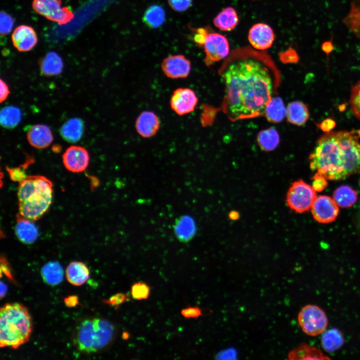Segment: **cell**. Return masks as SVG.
<instances>
[{"instance_id":"1","label":"cell","mask_w":360,"mask_h":360,"mask_svg":"<svg viewBox=\"0 0 360 360\" xmlns=\"http://www.w3.org/2000/svg\"><path fill=\"white\" fill-rule=\"evenodd\" d=\"M226 104L235 120L263 116L272 98V82L268 70L260 61L238 60L224 71Z\"/></svg>"},{"instance_id":"2","label":"cell","mask_w":360,"mask_h":360,"mask_svg":"<svg viewBox=\"0 0 360 360\" xmlns=\"http://www.w3.org/2000/svg\"><path fill=\"white\" fill-rule=\"evenodd\" d=\"M312 170L329 180H341L360 171V143L353 132H326L309 156Z\"/></svg>"},{"instance_id":"3","label":"cell","mask_w":360,"mask_h":360,"mask_svg":"<svg viewBox=\"0 0 360 360\" xmlns=\"http://www.w3.org/2000/svg\"><path fill=\"white\" fill-rule=\"evenodd\" d=\"M52 192V184L48 178L38 175L27 176L18 184L20 214L32 221L39 219L48 209Z\"/></svg>"},{"instance_id":"4","label":"cell","mask_w":360,"mask_h":360,"mask_svg":"<svg viewBox=\"0 0 360 360\" xmlns=\"http://www.w3.org/2000/svg\"><path fill=\"white\" fill-rule=\"evenodd\" d=\"M32 330L26 308L19 303L5 304L0 310V346L18 348L27 342Z\"/></svg>"},{"instance_id":"5","label":"cell","mask_w":360,"mask_h":360,"mask_svg":"<svg viewBox=\"0 0 360 360\" xmlns=\"http://www.w3.org/2000/svg\"><path fill=\"white\" fill-rule=\"evenodd\" d=\"M115 331L114 326L108 320L100 318L85 319L76 328L74 342L82 352H94L110 343Z\"/></svg>"},{"instance_id":"6","label":"cell","mask_w":360,"mask_h":360,"mask_svg":"<svg viewBox=\"0 0 360 360\" xmlns=\"http://www.w3.org/2000/svg\"><path fill=\"white\" fill-rule=\"evenodd\" d=\"M298 320L302 331L313 336L322 334L328 324L325 312L314 304L304 306L298 314Z\"/></svg>"},{"instance_id":"7","label":"cell","mask_w":360,"mask_h":360,"mask_svg":"<svg viewBox=\"0 0 360 360\" xmlns=\"http://www.w3.org/2000/svg\"><path fill=\"white\" fill-rule=\"evenodd\" d=\"M316 198V192L312 186L298 180L293 182L289 188L286 201L292 210L302 213L311 208Z\"/></svg>"},{"instance_id":"8","label":"cell","mask_w":360,"mask_h":360,"mask_svg":"<svg viewBox=\"0 0 360 360\" xmlns=\"http://www.w3.org/2000/svg\"><path fill=\"white\" fill-rule=\"evenodd\" d=\"M32 6L36 12L60 24L68 23L74 16L68 8L62 6L61 0H33Z\"/></svg>"},{"instance_id":"9","label":"cell","mask_w":360,"mask_h":360,"mask_svg":"<svg viewBox=\"0 0 360 360\" xmlns=\"http://www.w3.org/2000/svg\"><path fill=\"white\" fill-rule=\"evenodd\" d=\"M203 44L206 55L205 61L208 64L219 61L225 58L228 54V41L220 34H207Z\"/></svg>"},{"instance_id":"10","label":"cell","mask_w":360,"mask_h":360,"mask_svg":"<svg viewBox=\"0 0 360 360\" xmlns=\"http://www.w3.org/2000/svg\"><path fill=\"white\" fill-rule=\"evenodd\" d=\"M310 209L314 219L322 224L334 221L339 213L338 206L334 198L325 195L316 196Z\"/></svg>"},{"instance_id":"11","label":"cell","mask_w":360,"mask_h":360,"mask_svg":"<svg viewBox=\"0 0 360 360\" xmlns=\"http://www.w3.org/2000/svg\"><path fill=\"white\" fill-rule=\"evenodd\" d=\"M198 102V97L193 90L181 88L174 91L170 99V106L176 114L183 116L193 112Z\"/></svg>"},{"instance_id":"12","label":"cell","mask_w":360,"mask_h":360,"mask_svg":"<svg viewBox=\"0 0 360 360\" xmlns=\"http://www.w3.org/2000/svg\"><path fill=\"white\" fill-rule=\"evenodd\" d=\"M62 162L66 168L72 172H81L86 170L90 156L87 150L80 146L68 147L62 156Z\"/></svg>"},{"instance_id":"13","label":"cell","mask_w":360,"mask_h":360,"mask_svg":"<svg viewBox=\"0 0 360 360\" xmlns=\"http://www.w3.org/2000/svg\"><path fill=\"white\" fill-rule=\"evenodd\" d=\"M162 68L164 74L169 78H183L189 75L191 64L184 56L172 55L164 60L162 63Z\"/></svg>"},{"instance_id":"14","label":"cell","mask_w":360,"mask_h":360,"mask_svg":"<svg viewBox=\"0 0 360 360\" xmlns=\"http://www.w3.org/2000/svg\"><path fill=\"white\" fill-rule=\"evenodd\" d=\"M248 39L253 47L264 50L272 46L274 40V34L269 26L258 23L253 26L250 29Z\"/></svg>"},{"instance_id":"15","label":"cell","mask_w":360,"mask_h":360,"mask_svg":"<svg viewBox=\"0 0 360 360\" xmlns=\"http://www.w3.org/2000/svg\"><path fill=\"white\" fill-rule=\"evenodd\" d=\"M12 39L14 46L20 52L31 50L37 44L38 38L34 30L26 25H20L15 28Z\"/></svg>"},{"instance_id":"16","label":"cell","mask_w":360,"mask_h":360,"mask_svg":"<svg viewBox=\"0 0 360 360\" xmlns=\"http://www.w3.org/2000/svg\"><path fill=\"white\" fill-rule=\"evenodd\" d=\"M26 138L29 144L38 149L46 148L53 140L52 134L49 127L42 124L28 127L26 130Z\"/></svg>"},{"instance_id":"17","label":"cell","mask_w":360,"mask_h":360,"mask_svg":"<svg viewBox=\"0 0 360 360\" xmlns=\"http://www.w3.org/2000/svg\"><path fill=\"white\" fill-rule=\"evenodd\" d=\"M160 122L157 115L151 111H144L140 114L136 121L137 132L144 138L154 136L160 128Z\"/></svg>"},{"instance_id":"18","label":"cell","mask_w":360,"mask_h":360,"mask_svg":"<svg viewBox=\"0 0 360 360\" xmlns=\"http://www.w3.org/2000/svg\"><path fill=\"white\" fill-rule=\"evenodd\" d=\"M15 230L19 240L26 244L33 243L38 236V228L32 221L20 214L16 216Z\"/></svg>"},{"instance_id":"19","label":"cell","mask_w":360,"mask_h":360,"mask_svg":"<svg viewBox=\"0 0 360 360\" xmlns=\"http://www.w3.org/2000/svg\"><path fill=\"white\" fill-rule=\"evenodd\" d=\"M288 358L292 360H330L320 348L306 343L290 351L288 354Z\"/></svg>"},{"instance_id":"20","label":"cell","mask_w":360,"mask_h":360,"mask_svg":"<svg viewBox=\"0 0 360 360\" xmlns=\"http://www.w3.org/2000/svg\"><path fill=\"white\" fill-rule=\"evenodd\" d=\"M84 130V123L78 118L66 121L60 129V134L64 140L69 142H76L82 138Z\"/></svg>"},{"instance_id":"21","label":"cell","mask_w":360,"mask_h":360,"mask_svg":"<svg viewBox=\"0 0 360 360\" xmlns=\"http://www.w3.org/2000/svg\"><path fill=\"white\" fill-rule=\"evenodd\" d=\"M66 276L70 283L76 286H80L88 280L90 272L85 264L81 262H72L67 266Z\"/></svg>"},{"instance_id":"22","label":"cell","mask_w":360,"mask_h":360,"mask_svg":"<svg viewBox=\"0 0 360 360\" xmlns=\"http://www.w3.org/2000/svg\"><path fill=\"white\" fill-rule=\"evenodd\" d=\"M63 68L62 58L54 52H48L40 62V72L47 76L60 74L62 72Z\"/></svg>"},{"instance_id":"23","label":"cell","mask_w":360,"mask_h":360,"mask_svg":"<svg viewBox=\"0 0 360 360\" xmlns=\"http://www.w3.org/2000/svg\"><path fill=\"white\" fill-rule=\"evenodd\" d=\"M286 116L289 122L302 126L308 120L310 114L305 104L299 101H293L288 106Z\"/></svg>"},{"instance_id":"24","label":"cell","mask_w":360,"mask_h":360,"mask_svg":"<svg viewBox=\"0 0 360 360\" xmlns=\"http://www.w3.org/2000/svg\"><path fill=\"white\" fill-rule=\"evenodd\" d=\"M174 232L177 238L181 242H188L194 236L196 226L193 219L188 216L180 217L176 221Z\"/></svg>"},{"instance_id":"25","label":"cell","mask_w":360,"mask_h":360,"mask_svg":"<svg viewBox=\"0 0 360 360\" xmlns=\"http://www.w3.org/2000/svg\"><path fill=\"white\" fill-rule=\"evenodd\" d=\"M342 23L360 40V0H352L350 10L342 20Z\"/></svg>"},{"instance_id":"26","label":"cell","mask_w":360,"mask_h":360,"mask_svg":"<svg viewBox=\"0 0 360 360\" xmlns=\"http://www.w3.org/2000/svg\"><path fill=\"white\" fill-rule=\"evenodd\" d=\"M342 333L336 328L324 331L321 337V344L327 352H332L340 349L344 344Z\"/></svg>"},{"instance_id":"27","label":"cell","mask_w":360,"mask_h":360,"mask_svg":"<svg viewBox=\"0 0 360 360\" xmlns=\"http://www.w3.org/2000/svg\"><path fill=\"white\" fill-rule=\"evenodd\" d=\"M264 115L268 122L278 123L282 122L286 115V108L281 98H272L268 104Z\"/></svg>"},{"instance_id":"28","label":"cell","mask_w":360,"mask_h":360,"mask_svg":"<svg viewBox=\"0 0 360 360\" xmlns=\"http://www.w3.org/2000/svg\"><path fill=\"white\" fill-rule=\"evenodd\" d=\"M41 275L46 284L51 286H56L62 281L64 270L58 262H50L46 264L42 268Z\"/></svg>"},{"instance_id":"29","label":"cell","mask_w":360,"mask_h":360,"mask_svg":"<svg viewBox=\"0 0 360 360\" xmlns=\"http://www.w3.org/2000/svg\"><path fill=\"white\" fill-rule=\"evenodd\" d=\"M238 18L236 10L228 7L223 10L214 18L216 26L224 31L232 30L237 25Z\"/></svg>"},{"instance_id":"30","label":"cell","mask_w":360,"mask_h":360,"mask_svg":"<svg viewBox=\"0 0 360 360\" xmlns=\"http://www.w3.org/2000/svg\"><path fill=\"white\" fill-rule=\"evenodd\" d=\"M333 198L338 206L348 208L352 206L358 200L356 190L348 186H342L334 192Z\"/></svg>"},{"instance_id":"31","label":"cell","mask_w":360,"mask_h":360,"mask_svg":"<svg viewBox=\"0 0 360 360\" xmlns=\"http://www.w3.org/2000/svg\"><path fill=\"white\" fill-rule=\"evenodd\" d=\"M257 142L264 150L270 152L275 149L280 142V136L273 128L260 131L257 136Z\"/></svg>"},{"instance_id":"32","label":"cell","mask_w":360,"mask_h":360,"mask_svg":"<svg viewBox=\"0 0 360 360\" xmlns=\"http://www.w3.org/2000/svg\"><path fill=\"white\" fill-rule=\"evenodd\" d=\"M22 112L18 108L8 106L4 107L0 110V122L1 125L6 128H13L21 121Z\"/></svg>"},{"instance_id":"33","label":"cell","mask_w":360,"mask_h":360,"mask_svg":"<svg viewBox=\"0 0 360 360\" xmlns=\"http://www.w3.org/2000/svg\"><path fill=\"white\" fill-rule=\"evenodd\" d=\"M165 18L166 13L163 8L158 4H154L146 10L143 20L150 28H158L164 24Z\"/></svg>"},{"instance_id":"34","label":"cell","mask_w":360,"mask_h":360,"mask_svg":"<svg viewBox=\"0 0 360 360\" xmlns=\"http://www.w3.org/2000/svg\"><path fill=\"white\" fill-rule=\"evenodd\" d=\"M150 286L146 283L138 282L134 284L131 287V294L136 300L147 299L150 294Z\"/></svg>"},{"instance_id":"35","label":"cell","mask_w":360,"mask_h":360,"mask_svg":"<svg viewBox=\"0 0 360 360\" xmlns=\"http://www.w3.org/2000/svg\"><path fill=\"white\" fill-rule=\"evenodd\" d=\"M350 104L354 114L360 120V80L352 86Z\"/></svg>"},{"instance_id":"36","label":"cell","mask_w":360,"mask_h":360,"mask_svg":"<svg viewBox=\"0 0 360 360\" xmlns=\"http://www.w3.org/2000/svg\"><path fill=\"white\" fill-rule=\"evenodd\" d=\"M14 24L12 17L4 12H0V33L6 35L10 32Z\"/></svg>"},{"instance_id":"37","label":"cell","mask_w":360,"mask_h":360,"mask_svg":"<svg viewBox=\"0 0 360 360\" xmlns=\"http://www.w3.org/2000/svg\"><path fill=\"white\" fill-rule=\"evenodd\" d=\"M129 300L130 298L127 294L120 292L111 296L106 300V302L107 304L118 308L120 305Z\"/></svg>"},{"instance_id":"38","label":"cell","mask_w":360,"mask_h":360,"mask_svg":"<svg viewBox=\"0 0 360 360\" xmlns=\"http://www.w3.org/2000/svg\"><path fill=\"white\" fill-rule=\"evenodd\" d=\"M170 6L176 12L186 10L192 4V0H168Z\"/></svg>"},{"instance_id":"39","label":"cell","mask_w":360,"mask_h":360,"mask_svg":"<svg viewBox=\"0 0 360 360\" xmlns=\"http://www.w3.org/2000/svg\"><path fill=\"white\" fill-rule=\"evenodd\" d=\"M181 314L185 318H198L202 315V310L197 306H188L182 310Z\"/></svg>"},{"instance_id":"40","label":"cell","mask_w":360,"mask_h":360,"mask_svg":"<svg viewBox=\"0 0 360 360\" xmlns=\"http://www.w3.org/2000/svg\"><path fill=\"white\" fill-rule=\"evenodd\" d=\"M312 186L316 192H320L324 189L328 185L326 178L317 172L312 178Z\"/></svg>"},{"instance_id":"41","label":"cell","mask_w":360,"mask_h":360,"mask_svg":"<svg viewBox=\"0 0 360 360\" xmlns=\"http://www.w3.org/2000/svg\"><path fill=\"white\" fill-rule=\"evenodd\" d=\"M6 170L9 173L11 180L14 181L20 182L27 176L24 172L20 168H8Z\"/></svg>"},{"instance_id":"42","label":"cell","mask_w":360,"mask_h":360,"mask_svg":"<svg viewBox=\"0 0 360 360\" xmlns=\"http://www.w3.org/2000/svg\"><path fill=\"white\" fill-rule=\"evenodd\" d=\"M333 40L334 36L331 33L330 39L324 41L321 44L322 50L326 54L328 57L334 50Z\"/></svg>"},{"instance_id":"43","label":"cell","mask_w":360,"mask_h":360,"mask_svg":"<svg viewBox=\"0 0 360 360\" xmlns=\"http://www.w3.org/2000/svg\"><path fill=\"white\" fill-rule=\"evenodd\" d=\"M336 122L332 119L327 118L323 120L320 124V128L324 132H328L336 126Z\"/></svg>"},{"instance_id":"44","label":"cell","mask_w":360,"mask_h":360,"mask_svg":"<svg viewBox=\"0 0 360 360\" xmlns=\"http://www.w3.org/2000/svg\"><path fill=\"white\" fill-rule=\"evenodd\" d=\"M10 93V91L9 90V88L6 84L2 80V79L0 80V101L1 102L4 101L6 98H8V94Z\"/></svg>"},{"instance_id":"45","label":"cell","mask_w":360,"mask_h":360,"mask_svg":"<svg viewBox=\"0 0 360 360\" xmlns=\"http://www.w3.org/2000/svg\"><path fill=\"white\" fill-rule=\"evenodd\" d=\"M77 302L76 297L72 296L65 299L66 304L69 306H73L76 305Z\"/></svg>"},{"instance_id":"46","label":"cell","mask_w":360,"mask_h":360,"mask_svg":"<svg viewBox=\"0 0 360 360\" xmlns=\"http://www.w3.org/2000/svg\"><path fill=\"white\" fill-rule=\"evenodd\" d=\"M7 292V286L5 284L2 282H0V297L4 296Z\"/></svg>"},{"instance_id":"47","label":"cell","mask_w":360,"mask_h":360,"mask_svg":"<svg viewBox=\"0 0 360 360\" xmlns=\"http://www.w3.org/2000/svg\"><path fill=\"white\" fill-rule=\"evenodd\" d=\"M122 338H124V340L128 339V333H127V332H123V334H122Z\"/></svg>"},{"instance_id":"48","label":"cell","mask_w":360,"mask_h":360,"mask_svg":"<svg viewBox=\"0 0 360 360\" xmlns=\"http://www.w3.org/2000/svg\"><path fill=\"white\" fill-rule=\"evenodd\" d=\"M357 133L358 134V136H360V130L358 131Z\"/></svg>"},{"instance_id":"49","label":"cell","mask_w":360,"mask_h":360,"mask_svg":"<svg viewBox=\"0 0 360 360\" xmlns=\"http://www.w3.org/2000/svg\"><path fill=\"white\" fill-rule=\"evenodd\" d=\"M359 222H359V223H360V220H359Z\"/></svg>"},{"instance_id":"50","label":"cell","mask_w":360,"mask_h":360,"mask_svg":"<svg viewBox=\"0 0 360 360\" xmlns=\"http://www.w3.org/2000/svg\"></svg>"}]
</instances>
